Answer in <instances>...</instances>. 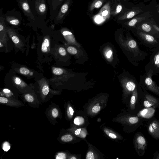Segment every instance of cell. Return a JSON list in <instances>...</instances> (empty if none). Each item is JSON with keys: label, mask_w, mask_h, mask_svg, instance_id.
I'll return each mask as SVG.
<instances>
[{"label": "cell", "mask_w": 159, "mask_h": 159, "mask_svg": "<svg viewBox=\"0 0 159 159\" xmlns=\"http://www.w3.org/2000/svg\"><path fill=\"white\" fill-rule=\"evenodd\" d=\"M144 93L137 89L132 93L129 102V111L130 113L137 115L144 108L143 100Z\"/></svg>", "instance_id": "obj_1"}, {"label": "cell", "mask_w": 159, "mask_h": 159, "mask_svg": "<svg viewBox=\"0 0 159 159\" xmlns=\"http://www.w3.org/2000/svg\"><path fill=\"white\" fill-rule=\"evenodd\" d=\"M25 98L28 102H33L34 100L33 97L29 94H27L25 95Z\"/></svg>", "instance_id": "obj_31"}, {"label": "cell", "mask_w": 159, "mask_h": 159, "mask_svg": "<svg viewBox=\"0 0 159 159\" xmlns=\"http://www.w3.org/2000/svg\"><path fill=\"white\" fill-rule=\"evenodd\" d=\"M54 74L56 75H60L63 73V70L60 68H54L53 70Z\"/></svg>", "instance_id": "obj_25"}, {"label": "cell", "mask_w": 159, "mask_h": 159, "mask_svg": "<svg viewBox=\"0 0 159 159\" xmlns=\"http://www.w3.org/2000/svg\"><path fill=\"white\" fill-rule=\"evenodd\" d=\"M136 86L133 82L129 81L127 82L125 86V99L129 98L131 95L134 91L136 89Z\"/></svg>", "instance_id": "obj_11"}, {"label": "cell", "mask_w": 159, "mask_h": 159, "mask_svg": "<svg viewBox=\"0 0 159 159\" xmlns=\"http://www.w3.org/2000/svg\"><path fill=\"white\" fill-rule=\"evenodd\" d=\"M59 52L60 54L63 56H65L66 54V52L65 49L63 48L60 47L59 50Z\"/></svg>", "instance_id": "obj_36"}, {"label": "cell", "mask_w": 159, "mask_h": 159, "mask_svg": "<svg viewBox=\"0 0 159 159\" xmlns=\"http://www.w3.org/2000/svg\"><path fill=\"white\" fill-rule=\"evenodd\" d=\"M37 8L38 11L41 14L44 13L47 9L46 5L43 1L39 3L37 5Z\"/></svg>", "instance_id": "obj_22"}, {"label": "cell", "mask_w": 159, "mask_h": 159, "mask_svg": "<svg viewBox=\"0 0 159 159\" xmlns=\"http://www.w3.org/2000/svg\"><path fill=\"white\" fill-rule=\"evenodd\" d=\"M6 20L9 23L15 26H17L20 23L18 19L13 17L7 16L6 17Z\"/></svg>", "instance_id": "obj_19"}, {"label": "cell", "mask_w": 159, "mask_h": 159, "mask_svg": "<svg viewBox=\"0 0 159 159\" xmlns=\"http://www.w3.org/2000/svg\"><path fill=\"white\" fill-rule=\"evenodd\" d=\"M142 29L146 32H149L151 30V27L150 25L146 24H143L142 26Z\"/></svg>", "instance_id": "obj_28"}, {"label": "cell", "mask_w": 159, "mask_h": 159, "mask_svg": "<svg viewBox=\"0 0 159 159\" xmlns=\"http://www.w3.org/2000/svg\"><path fill=\"white\" fill-rule=\"evenodd\" d=\"M73 132L75 136L82 139L85 138L88 134L86 129L78 127L74 129Z\"/></svg>", "instance_id": "obj_13"}, {"label": "cell", "mask_w": 159, "mask_h": 159, "mask_svg": "<svg viewBox=\"0 0 159 159\" xmlns=\"http://www.w3.org/2000/svg\"><path fill=\"white\" fill-rule=\"evenodd\" d=\"M143 35L144 36L145 38L147 41L150 42H153L154 41L155 38L153 36L147 34H144Z\"/></svg>", "instance_id": "obj_30"}, {"label": "cell", "mask_w": 159, "mask_h": 159, "mask_svg": "<svg viewBox=\"0 0 159 159\" xmlns=\"http://www.w3.org/2000/svg\"><path fill=\"white\" fill-rule=\"evenodd\" d=\"M155 109L152 107L144 108L137 114V115L145 119H150L154 117L155 113Z\"/></svg>", "instance_id": "obj_8"}, {"label": "cell", "mask_w": 159, "mask_h": 159, "mask_svg": "<svg viewBox=\"0 0 159 159\" xmlns=\"http://www.w3.org/2000/svg\"><path fill=\"white\" fill-rule=\"evenodd\" d=\"M59 114V112L58 110L56 108H54L52 111V115L54 118H56L58 117Z\"/></svg>", "instance_id": "obj_37"}, {"label": "cell", "mask_w": 159, "mask_h": 159, "mask_svg": "<svg viewBox=\"0 0 159 159\" xmlns=\"http://www.w3.org/2000/svg\"><path fill=\"white\" fill-rule=\"evenodd\" d=\"M125 1H126V0H125Z\"/></svg>", "instance_id": "obj_51"}, {"label": "cell", "mask_w": 159, "mask_h": 159, "mask_svg": "<svg viewBox=\"0 0 159 159\" xmlns=\"http://www.w3.org/2000/svg\"><path fill=\"white\" fill-rule=\"evenodd\" d=\"M61 1H62V0H61Z\"/></svg>", "instance_id": "obj_50"}, {"label": "cell", "mask_w": 159, "mask_h": 159, "mask_svg": "<svg viewBox=\"0 0 159 159\" xmlns=\"http://www.w3.org/2000/svg\"><path fill=\"white\" fill-rule=\"evenodd\" d=\"M42 92L44 95H47L48 94L49 92V88L48 86L46 85L43 86Z\"/></svg>", "instance_id": "obj_32"}, {"label": "cell", "mask_w": 159, "mask_h": 159, "mask_svg": "<svg viewBox=\"0 0 159 159\" xmlns=\"http://www.w3.org/2000/svg\"><path fill=\"white\" fill-rule=\"evenodd\" d=\"M20 72L22 74L27 75L30 73V71L29 70L25 68H22L20 69Z\"/></svg>", "instance_id": "obj_29"}, {"label": "cell", "mask_w": 159, "mask_h": 159, "mask_svg": "<svg viewBox=\"0 0 159 159\" xmlns=\"http://www.w3.org/2000/svg\"><path fill=\"white\" fill-rule=\"evenodd\" d=\"M158 121H159V118H158Z\"/></svg>", "instance_id": "obj_49"}, {"label": "cell", "mask_w": 159, "mask_h": 159, "mask_svg": "<svg viewBox=\"0 0 159 159\" xmlns=\"http://www.w3.org/2000/svg\"><path fill=\"white\" fill-rule=\"evenodd\" d=\"M3 91L5 93H9L10 92V91L8 89H4L3 90Z\"/></svg>", "instance_id": "obj_46"}, {"label": "cell", "mask_w": 159, "mask_h": 159, "mask_svg": "<svg viewBox=\"0 0 159 159\" xmlns=\"http://www.w3.org/2000/svg\"><path fill=\"white\" fill-rule=\"evenodd\" d=\"M122 119L123 123L126 126L127 130L129 132L135 131L146 121L144 118L130 113L125 114Z\"/></svg>", "instance_id": "obj_2"}, {"label": "cell", "mask_w": 159, "mask_h": 159, "mask_svg": "<svg viewBox=\"0 0 159 159\" xmlns=\"http://www.w3.org/2000/svg\"><path fill=\"white\" fill-rule=\"evenodd\" d=\"M113 52L111 50H109L105 52V56L108 59H110L112 56Z\"/></svg>", "instance_id": "obj_38"}, {"label": "cell", "mask_w": 159, "mask_h": 159, "mask_svg": "<svg viewBox=\"0 0 159 159\" xmlns=\"http://www.w3.org/2000/svg\"><path fill=\"white\" fill-rule=\"evenodd\" d=\"M62 34L68 41L73 43H76L73 34L67 30L63 31Z\"/></svg>", "instance_id": "obj_17"}, {"label": "cell", "mask_w": 159, "mask_h": 159, "mask_svg": "<svg viewBox=\"0 0 159 159\" xmlns=\"http://www.w3.org/2000/svg\"><path fill=\"white\" fill-rule=\"evenodd\" d=\"M107 102L106 99L103 97L95 99L88 106L87 113L91 116L97 115L105 107Z\"/></svg>", "instance_id": "obj_4"}, {"label": "cell", "mask_w": 159, "mask_h": 159, "mask_svg": "<svg viewBox=\"0 0 159 159\" xmlns=\"http://www.w3.org/2000/svg\"><path fill=\"white\" fill-rule=\"evenodd\" d=\"M62 141L64 142H69L72 141L73 139V137L71 135L67 134L63 136L61 139Z\"/></svg>", "instance_id": "obj_24"}, {"label": "cell", "mask_w": 159, "mask_h": 159, "mask_svg": "<svg viewBox=\"0 0 159 159\" xmlns=\"http://www.w3.org/2000/svg\"><path fill=\"white\" fill-rule=\"evenodd\" d=\"M10 144L7 142L4 143L3 145L2 148L6 152L8 151L10 149Z\"/></svg>", "instance_id": "obj_27"}, {"label": "cell", "mask_w": 159, "mask_h": 159, "mask_svg": "<svg viewBox=\"0 0 159 159\" xmlns=\"http://www.w3.org/2000/svg\"><path fill=\"white\" fill-rule=\"evenodd\" d=\"M67 51L69 53L73 55L76 54L77 53V49L73 47H69L67 49Z\"/></svg>", "instance_id": "obj_26"}, {"label": "cell", "mask_w": 159, "mask_h": 159, "mask_svg": "<svg viewBox=\"0 0 159 159\" xmlns=\"http://www.w3.org/2000/svg\"><path fill=\"white\" fill-rule=\"evenodd\" d=\"M145 83L147 87V89L159 97V87L155 84L150 78V77L146 78L145 80Z\"/></svg>", "instance_id": "obj_10"}, {"label": "cell", "mask_w": 159, "mask_h": 159, "mask_svg": "<svg viewBox=\"0 0 159 159\" xmlns=\"http://www.w3.org/2000/svg\"><path fill=\"white\" fill-rule=\"evenodd\" d=\"M143 100L144 108L153 107L155 109L159 107V99L157 98L145 91Z\"/></svg>", "instance_id": "obj_7"}, {"label": "cell", "mask_w": 159, "mask_h": 159, "mask_svg": "<svg viewBox=\"0 0 159 159\" xmlns=\"http://www.w3.org/2000/svg\"><path fill=\"white\" fill-rule=\"evenodd\" d=\"M15 82L17 85H20L21 83V79L18 78H16L15 79Z\"/></svg>", "instance_id": "obj_44"}, {"label": "cell", "mask_w": 159, "mask_h": 159, "mask_svg": "<svg viewBox=\"0 0 159 159\" xmlns=\"http://www.w3.org/2000/svg\"><path fill=\"white\" fill-rule=\"evenodd\" d=\"M133 144L137 155L140 157L143 156L147 148L148 142L142 133L138 132L135 134Z\"/></svg>", "instance_id": "obj_3"}, {"label": "cell", "mask_w": 159, "mask_h": 159, "mask_svg": "<svg viewBox=\"0 0 159 159\" xmlns=\"http://www.w3.org/2000/svg\"><path fill=\"white\" fill-rule=\"evenodd\" d=\"M104 2V0H94L90 5V11H91L95 9L100 8Z\"/></svg>", "instance_id": "obj_15"}, {"label": "cell", "mask_w": 159, "mask_h": 159, "mask_svg": "<svg viewBox=\"0 0 159 159\" xmlns=\"http://www.w3.org/2000/svg\"><path fill=\"white\" fill-rule=\"evenodd\" d=\"M56 158V159H65L66 158V155L63 152H61L57 155Z\"/></svg>", "instance_id": "obj_34"}, {"label": "cell", "mask_w": 159, "mask_h": 159, "mask_svg": "<svg viewBox=\"0 0 159 159\" xmlns=\"http://www.w3.org/2000/svg\"><path fill=\"white\" fill-rule=\"evenodd\" d=\"M104 131L106 135L112 139H118L121 138L118 134L109 129L105 128L104 129Z\"/></svg>", "instance_id": "obj_14"}, {"label": "cell", "mask_w": 159, "mask_h": 159, "mask_svg": "<svg viewBox=\"0 0 159 159\" xmlns=\"http://www.w3.org/2000/svg\"><path fill=\"white\" fill-rule=\"evenodd\" d=\"M69 4V1H67L62 6L60 11L57 17V20H60L64 16L68 10Z\"/></svg>", "instance_id": "obj_12"}, {"label": "cell", "mask_w": 159, "mask_h": 159, "mask_svg": "<svg viewBox=\"0 0 159 159\" xmlns=\"http://www.w3.org/2000/svg\"><path fill=\"white\" fill-rule=\"evenodd\" d=\"M144 20H145V18L143 17H137L134 18L128 23V24L130 27H133L135 26L137 23L141 21Z\"/></svg>", "instance_id": "obj_20"}, {"label": "cell", "mask_w": 159, "mask_h": 159, "mask_svg": "<svg viewBox=\"0 0 159 159\" xmlns=\"http://www.w3.org/2000/svg\"><path fill=\"white\" fill-rule=\"evenodd\" d=\"M44 44H45V45L47 47H48L49 46V42L48 39L46 38L44 40Z\"/></svg>", "instance_id": "obj_45"}, {"label": "cell", "mask_w": 159, "mask_h": 159, "mask_svg": "<svg viewBox=\"0 0 159 159\" xmlns=\"http://www.w3.org/2000/svg\"><path fill=\"white\" fill-rule=\"evenodd\" d=\"M123 9V6L121 4H119L117 5L115 9L111 12V15L115 16L118 15L121 11Z\"/></svg>", "instance_id": "obj_23"}, {"label": "cell", "mask_w": 159, "mask_h": 159, "mask_svg": "<svg viewBox=\"0 0 159 159\" xmlns=\"http://www.w3.org/2000/svg\"><path fill=\"white\" fill-rule=\"evenodd\" d=\"M142 11L141 9H132L126 11L118 18V20H123L132 18L136 15L141 13Z\"/></svg>", "instance_id": "obj_9"}, {"label": "cell", "mask_w": 159, "mask_h": 159, "mask_svg": "<svg viewBox=\"0 0 159 159\" xmlns=\"http://www.w3.org/2000/svg\"><path fill=\"white\" fill-rule=\"evenodd\" d=\"M153 158L154 159H159V151L155 152L153 155Z\"/></svg>", "instance_id": "obj_43"}, {"label": "cell", "mask_w": 159, "mask_h": 159, "mask_svg": "<svg viewBox=\"0 0 159 159\" xmlns=\"http://www.w3.org/2000/svg\"><path fill=\"white\" fill-rule=\"evenodd\" d=\"M20 4L21 8L24 12L28 14H31L29 6L27 1H21Z\"/></svg>", "instance_id": "obj_18"}, {"label": "cell", "mask_w": 159, "mask_h": 159, "mask_svg": "<svg viewBox=\"0 0 159 159\" xmlns=\"http://www.w3.org/2000/svg\"><path fill=\"white\" fill-rule=\"evenodd\" d=\"M87 152L86 158V159H96L100 158L97 152L91 147Z\"/></svg>", "instance_id": "obj_16"}, {"label": "cell", "mask_w": 159, "mask_h": 159, "mask_svg": "<svg viewBox=\"0 0 159 159\" xmlns=\"http://www.w3.org/2000/svg\"><path fill=\"white\" fill-rule=\"evenodd\" d=\"M78 157H76L75 156H72L70 158V159H78Z\"/></svg>", "instance_id": "obj_47"}, {"label": "cell", "mask_w": 159, "mask_h": 159, "mask_svg": "<svg viewBox=\"0 0 159 159\" xmlns=\"http://www.w3.org/2000/svg\"><path fill=\"white\" fill-rule=\"evenodd\" d=\"M111 4L107 2L100 9L99 13L94 17V20L97 23H104L109 20L111 15Z\"/></svg>", "instance_id": "obj_5"}, {"label": "cell", "mask_w": 159, "mask_h": 159, "mask_svg": "<svg viewBox=\"0 0 159 159\" xmlns=\"http://www.w3.org/2000/svg\"><path fill=\"white\" fill-rule=\"evenodd\" d=\"M85 122V120L83 117L81 116L76 117L74 120V124L78 126L83 125Z\"/></svg>", "instance_id": "obj_21"}, {"label": "cell", "mask_w": 159, "mask_h": 159, "mask_svg": "<svg viewBox=\"0 0 159 159\" xmlns=\"http://www.w3.org/2000/svg\"><path fill=\"white\" fill-rule=\"evenodd\" d=\"M147 128L149 134L156 139H159V122L153 117L147 121Z\"/></svg>", "instance_id": "obj_6"}, {"label": "cell", "mask_w": 159, "mask_h": 159, "mask_svg": "<svg viewBox=\"0 0 159 159\" xmlns=\"http://www.w3.org/2000/svg\"><path fill=\"white\" fill-rule=\"evenodd\" d=\"M12 41L15 44H18L20 42V40L16 36H14L12 37Z\"/></svg>", "instance_id": "obj_39"}, {"label": "cell", "mask_w": 159, "mask_h": 159, "mask_svg": "<svg viewBox=\"0 0 159 159\" xmlns=\"http://www.w3.org/2000/svg\"><path fill=\"white\" fill-rule=\"evenodd\" d=\"M47 47L45 45L43 42L42 44L41 49L42 51L44 53L48 51Z\"/></svg>", "instance_id": "obj_41"}, {"label": "cell", "mask_w": 159, "mask_h": 159, "mask_svg": "<svg viewBox=\"0 0 159 159\" xmlns=\"http://www.w3.org/2000/svg\"><path fill=\"white\" fill-rule=\"evenodd\" d=\"M154 60L155 65L159 67V54L156 55Z\"/></svg>", "instance_id": "obj_35"}, {"label": "cell", "mask_w": 159, "mask_h": 159, "mask_svg": "<svg viewBox=\"0 0 159 159\" xmlns=\"http://www.w3.org/2000/svg\"><path fill=\"white\" fill-rule=\"evenodd\" d=\"M129 46L131 48H134L137 46L136 42L134 40H131L129 42Z\"/></svg>", "instance_id": "obj_33"}, {"label": "cell", "mask_w": 159, "mask_h": 159, "mask_svg": "<svg viewBox=\"0 0 159 159\" xmlns=\"http://www.w3.org/2000/svg\"><path fill=\"white\" fill-rule=\"evenodd\" d=\"M8 100L7 99L3 97H0V102L3 104H6L8 102Z\"/></svg>", "instance_id": "obj_42"}, {"label": "cell", "mask_w": 159, "mask_h": 159, "mask_svg": "<svg viewBox=\"0 0 159 159\" xmlns=\"http://www.w3.org/2000/svg\"><path fill=\"white\" fill-rule=\"evenodd\" d=\"M150 1V0H145V1Z\"/></svg>", "instance_id": "obj_48"}, {"label": "cell", "mask_w": 159, "mask_h": 159, "mask_svg": "<svg viewBox=\"0 0 159 159\" xmlns=\"http://www.w3.org/2000/svg\"><path fill=\"white\" fill-rule=\"evenodd\" d=\"M68 112L70 117H72L74 114V111L73 107L71 106H70L68 108Z\"/></svg>", "instance_id": "obj_40"}]
</instances>
